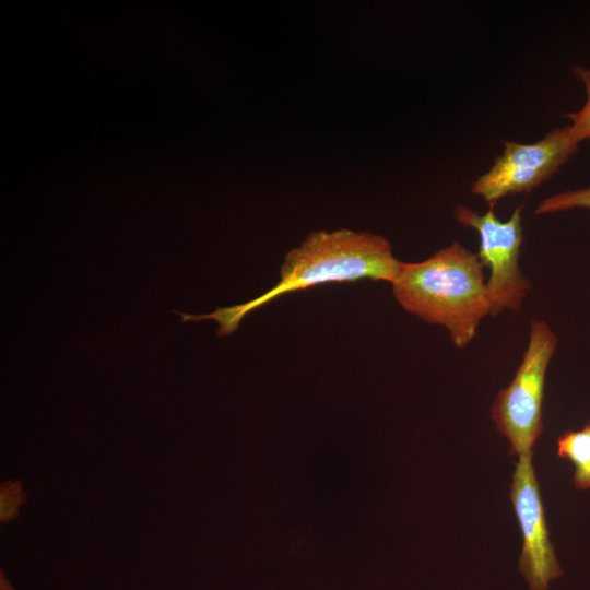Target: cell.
Listing matches in <instances>:
<instances>
[{"mask_svg":"<svg viewBox=\"0 0 590 590\" xmlns=\"http://www.w3.org/2000/svg\"><path fill=\"white\" fill-rule=\"evenodd\" d=\"M532 455L530 451L518 456L510 499L523 540L519 570L529 590H548L550 582L562 576V569L548 538Z\"/></svg>","mask_w":590,"mask_h":590,"instance_id":"8992f818","label":"cell"},{"mask_svg":"<svg viewBox=\"0 0 590 590\" xmlns=\"http://www.w3.org/2000/svg\"><path fill=\"white\" fill-rule=\"evenodd\" d=\"M574 74L583 83L587 101L578 111L570 113L567 117L571 120L569 126L575 138L579 142L590 141V69L577 66L574 68Z\"/></svg>","mask_w":590,"mask_h":590,"instance_id":"9c48e42d","label":"cell"},{"mask_svg":"<svg viewBox=\"0 0 590 590\" xmlns=\"http://www.w3.org/2000/svg\"><path fill=\"white\" fill-rule=\"evenodd\" d=\"M589 425H590V422H589Z\"/></svg>","mask_w":590,"mask_h":590,"instance_id":"8fae6325","label":"cell"},{"mask_svg":"<svg viewBox=\"0 0 590 590\" xmlns=\"http://www.w3.org/2000/svg\"><path fill=\"white\" fill-rule=\"evenodd\" d=\"M453 215L465 227L474 228L480 237L477 257L489 270L486 288L493 316L504 310L519 311L532 285L519 267L522 244L521 206L507 221H500L493 206L484 214L458 205Z\"/></svg>","mask_w":590,"mask_h":590,"instance_id":"277c9868","label":"cell"},{"mask_svg":"<svg viewBox=\"0 0 590 590\" xmlns=\"http://www.w3.org/2000/svg\"><path fill=\"white\" fill-rule=\"evenodd\" d=\"M578 208L590 209V187L550 196L539 203L535 214H548Z\"/></svg>","mask_w":590,"mask_h":590,"instance_id":"ba28073f","label":"cell"},{"mask_svg":"<svg viewBox=\"0 0 590 590\" xmlns=\"http://www.w3.org/2000/svg\"><path fill=\"white\" fill-rule=\"evenodd\" d=\"M20 493L17 488L9 487L2 489L1 494V517L8 519L13 516V510L20 503Z\"/></svg>","mask_w":590,"mask_h":590,"instance_id":"30bf717a","label":"cell"},{"mask_svg":"<svg viewBox=\"0 0 590 590\" xmlns=\"http://www.w3.org/2000/svg\"><path fill=\"white\" fill-rule=\"evenodd\" d=\"M557 453L574 467V484L578 489L590 488V425L580 430L565 432L557 439Z\"/></svg>","mask_w":590,"mask_h":590,"instance_id":"52a82bcc","label":"cell"},{"mask_svg":"<svg viewBox=\"0 0 590 590\" xmlns=\"http://www.w3.org/2000/svg\"><path fill=\"white\" fill-rule=\"evenodd\" d=\"M579 143L569 125L553 129L533 143L504 141L502 153L476 178L471 191L491 206L509 194L530 192L557 173Z\"/></svg>","mask_w":590,"mask_h":590,"instance_id":"5b68a950","label":"cell"},{"mask_svg":"<svg viewBox=\"0 0 590 590\" xmlns=\"http://www.w3.org/2000/svg\"><path fill=\"white\" fill-rule=\"evenodd\" d=\"M558 338L545 320L532 319L522 361L508 387L492 406L496 429L510 444V455L532 451L543 430L542 404L545 375Z\"/></svg>","mask_w":590,"mask_h":590,"instance_id":"3957f363","label":"cell"},{"mask_svg":"<svg viewBox=\"0 0 590 590\" xmlns=\"http://www.w3.org/2000/svg\"><path fill=\"white\" fill-rule=\"evenodd\" d=\"M483 268L477 253L453 241L424 261L401 262L392 293L408 312L445 327L462 349L481 321L493 316Z\"/></svg>","mask_w":590,"mask_h":590,"instance_id":"7a4b0ae2","label":"cell"},{"mask_svg":"<svg viewBox=\"0 0 590 590\" xmlns=\"http://www.w3.org/2000/svg\"><path fill=\"white\" fill-rule=\"evenodd\" d=\"M401 262L384 236L350 229L312 232L298 247L286 253L279 282L258 297L243 304L219 307L206 315L177 310L175 314L181 316L182 322L215 320L219 323L216 335H229L246 315L282 295L317 285L363 279L391 284Z\"/></svg>","mask_w":590,"mask_h":590,"instance_id":"6da1fadb","label":"cell"}]
</instances>
